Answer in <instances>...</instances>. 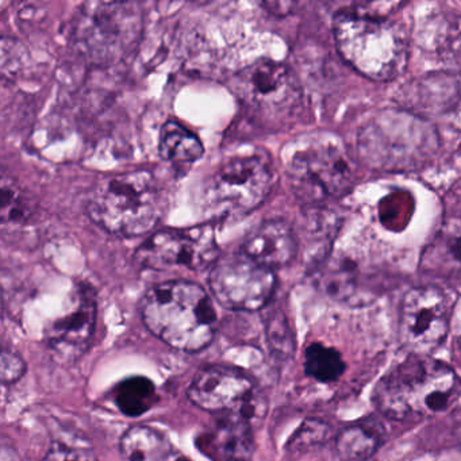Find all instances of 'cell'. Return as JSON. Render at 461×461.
<instances>
[{
  "label": "cell",
  "mask_w": 461,
  "mask_h": 461,
  "mask_svg": "<svg viewBox=\"0 0 461 461\" xmlns=\"http://www.w3.org/2000/svg\"><path fill=\"white\" fill-rule=\"evenodd\" d=\"M141 315L150 333L182 352L204 349L217 331V312L209 294L185 280L161 283L148 290Z\"/></svg>",
  "instance_id": "obj_1"
},
{
  "label": "cell",
  "mask_w": 461,
  "mask_h": 461,
  "mask_svg": "<svg viewBox=\"0 0 461 461\" xmlns=\"http://www.w3.org/2000/svg\"><path fill=\"white\" fill-rule=\"evenodd\" d=\"M461 395V379L442 361L411 355L377 383L374 402L385 417L404 420L449 409Z\"/></svg>",
  "instance_id": "obj_2"
},
{
  "label": "cell",
  "mask_w": 461,
  "mask_h": 461,
  "mask_svg": "<svg viewBox=\"0 0 461 461\" xmlns=\"http://www.w3.org/2000/svg\"><path fill=\"white\" fill-rule=\"evenodd\" d=\"M88 217L107 233L123 239L147 236L163 220L167 198L149 171L107 177L87 199Z\"/></svg>",
  "instance_id": "obj_3"
},
{
  "label": "cell",
  "mask_w": 461,
  "mask_h": 461,
  "mask_svg": "<svg viewBox=\"0 0 461 461\" xmlns=\"http://www.w3.org/2000/svg\"><path fill=\"white\" fill-rule=\"evenodd\" d=\"M333 32L339 55L358 74L377 82L403 74L409 40L398 23L366 10H342L334 17Z\"/></svg>",
  "instance_id": "obj_4"
},
{
  "label": "cell",
  "mask_w": 461,
  "mask_h": 461,
  "mask_svg": "<svg viewBox=\"0 0 461 461\" xmlns=\"http://www.w3.org/2000/svg\"><path fill=\"white\" fill-rule=\"evenodd\" d=\"M142 32L139 4L91 2L75 18L72 40L77 52L95 66H112L128 58Z\"/></svg>",
  "instance_id": "obj_5"
},
{
  "label": "cell",
  "mask_w": 461,
  "mask_h": 461,
  "mask_svg": "<svg viewBox=\"0 0 461 461\" xmlns=\"http://www.w3.org/2000/svg\"><path fill=\"white\" fill-rule=\"evenodd\" d=\"M230 88L250 122L260 128H282L302 104L295 75L285 64L269 59H260L237 72Z\"/></svg>",
  "instance_id": "obj_6"
},
{
  "label": "cell",
  "mask_w": 461,
  "mask_h": 461,
  "mask_svg": "<svg viewBox=\"0 0 461 461\" xmlns=\"http://www.w3.org/2000/svg\"><path fill=\"white\" fill-rule=\"evenodd\" d=\"M274 182V169L263 156L230 158L207 182L203 194L206 214L218 222L241 220L264 203Z\"/></svg>",
  "instance_id": "obj_7"
},
{
  "label": "cell",
  "mask_w": 461,
  "mask_h": 461,
  "mask_svg": "<svg viewBox=\"0 0 461 461\" xmlns=\"http://www.w3.org/2000/svg\"><path fill=\"white\" fill-rule=\"evenodd\" d=\"M288 177L304 206H321L329 198H341L352 190L355 168L336 145H314L294 156Z\"/></svg>",
  "instance_id": "obj_8"
},
{
  "label": "cell",
  "mask_w": 461,
  "mask_h": 461,
  "mask_svg": "<svg viewBox=\"0 0 461 461\" xmlns=\"http://www.w3.org/2000/svg\"><path fill=\"white\" fill-rule=\"evenodd\" d=\"M218 258L220 248L210 223L155 231L136 252V260L142 267L158 271L176 268L204 271L212 268Z\"/></svg>",
  "instance_id": "obj_9"
},
{
  "label": "cell",
  "mask_w": 461,
  "mask_h": 461,
  "mask_svg": "<svg viewBox=\"0 0 461 461\" xmlns=\"http://www.w3.org/2000/svg\"><path fill=\"white\" fill-rule=\"evenodd\" d=\"M210 290L221 306L236 312H256L268 304L276 288V276L244 253L218 258L210 271Z\"/></svg>",
  "instance_id": "obj_10"
},
{
  "label": "cell",
  "mask_w": 461,
  "mask_h": 461,
  "mask_svg": "<svg viewBox=\"0 0 461 461\" xmlns=\"http://www.w3.org/2000/svg\"><path fill=\"white\" fill-rule=\"evenodd\" d=\"M452 302L434 285L411 288L402 301L399 339L412 355L428 356L447 339Z\"/></svg>",
  "instance_id": "obj_11"
},
{
  "label": "cell",
  "mask_w": 461,
  "mask_h": 461,
  "mask_svg": "<svg viewBox=\"0 0 461 461\" xmlns=\"http://www.w3.org/2000/svg\"><path fill=\"white\" fill-rule=\"evenodd\" d=\"M188 398L206 411L241 414L249 420L258 411L252 379L231 366H210L196 372Z\"/></svg>",
  "instance_id": "obj_12"
},
{
  "label": "cell",
  "mask_w": 461,
  "mask_h": 461,
  "mask_svg": "<svg viewBox=\"0 0 461 461\" xmlns=\"http://www.w3.org/2000/svg\"><path fill=\"white\" fill-rule=\"evenodd\" d=\"M96 323L95 293L88 285L74 291L72 306L45 333L50 355L60 364L77 363L90 347Z\"/></svg>",
  "instance_id": "obj_13"
},
{
  "label": "cell",
  "mask_w": 461,
  "mask_h": 461,
  "mask_svg": "<svg viewBox=\"0 0 461 461\" xmlns=\"http://www.w3.org/2000/svg\"><path fill=\"white\" fill-rule=\"evenodd\" d=\"M196 444L212 461H250L255 452L252 425L241 414H226Z\"/></svg>",
  "instance_id": "obj_14"
},
{
  "label": "cell",
  "mask_w": 461,
  "mask_h": 461,
  "mask_svg": "<svg viewBox=\"0 0 461 461\" xmlns=\"http://www.w3.org/2000/svg\"><path fill=\"white\" fill-rule=\"evenodd\" d=\"M298 249V237L290 223L283 220H269L248 234L240 252L275 271L290 264Z\"/></svg>",
  "instance_id": "obj_15"
},
{
  "label": "cell",
  "mask_w": 461,
  "mask_h": 461,
  "mask_svg": "<svg viewBox=\"0 0 461 461\" xmlns=\"http://www.w3.org/2000/svg\"><path fill=\"white\" fill-rule=\"evenodd\" d=\"M420 271L434 279L461 285V217L447 218L420 258Z\"/></svg>",
  "instance_id": "obj_16"
},
{
  "label": "cell",
  "mask_w": 461,
  "mask_h": 461,
  "mask_svg": "<svg viewBox=\"0 0 461 461\" xmlns=\"http://www.w3.org/2000/svg\"><path fill=\"white\" fill-rule=\"evenodd\" d=\"M123 461H191L163 433L149 426L129 429L120 442Z\"/></svg>",
  "instance_id": "obj_17"
},
{
  "label": "cell",
  "mask_w": 461,
  "mask_h": 461,
  "mask_svg": "<svg viewBox=\"0 0 461 461\" xmlns=\"http://www.w3.org/2000/svg\"><path fill=\"white\" fill-rule=\"evenodd\" d=\"M158 153L172 164H191L203 156L201 140L176 121L164 123L158 139Z\"/></svg>",
  "instance_id": "obj_18"
},
{
  "label": "cell",
  "mask_w": 461,
  "mask_h": 461,
  "mask_svg": "<svg viewBox=\"0 0 461 461\" xmlns=\"http://www.w3.org/2000/svg\"><path fill=\"white\" fill-rule=\"evenodd\" d=\"M114 401L123 414L140 417L158 403V396L152 380L145 376H133L117 385Z\"/></svg>",
  "instance_id": "obj_19"
},
{
  "label": "cell",
  "mask_w": 461,
  "mask_h": 461,
  "mask_svg": "<svg viewBox=\"0 0 461 461\" xmlns=\"http://www.w3.org/2000/svg\"><path fill=\"white\" fill-rule=\"evenodd\" d=\"M380 438L366 425H349L337 436V455L342 461H366L376 452Z\"/></svg>",
  "instance_id": "obj_20"
},
{
  "label": "cell",
  "mask_w": 461,
  "mask_h": 461,
  "mask_svg": "<svg viewBox=\"0 0 461 461\" xmlns=\"http://www.w3.org/2000/svg\"><path fill=\"white\" fill-rule=\"evenodd\" d=\"M304 371L321 383H333L345 372L342 356L333 348L312 344L304 352Z\"/></svg>",
  "instance_id": "obj_21"
},
{
  "label": "cell",
  "mask_w": 461,
  "mask_h": 461,
  "mask_svg": "<svg viewBox=\"0 0 461 461\" xmlns=\"http://www.w3.org/2000/svg\"><path fill=\"white\" fill-rule=\"evenodd\" d=\"M356 269L347 261L326 263L320 271L318 282L321 288L330 298L337 301H349L356 294L357 288V276Z\"/></svg>",
  "instance_id": "obj_22"
},
{
  "label": "cell",
  "mask_w": 461,
  "mask_h": 461,
  "mask_svg": "<svg viewBox=\"0 0 461 461\" xmlns=\"http://www.w3.org/2000/svg\"><path fill=\"white\" fill-rule=\"evenodd\" d=\"M269 347L280 357H290L294 353V339L283 312H275L267 325Z\"/></svg>",
  "instance_id": "obj_23"
},
{
  "label": "cell",
  "mask_w": 461,
  "mask_h": 461,
  "mask_svg": "<svg viewBox=\"0 0 461 461\" xmlns=\"http://www.w3.org/2000/svg\"><path fill=\"white\" fill-rule=\"evenodd\" d=\"M29 207L23 201L20 191L13 185L12 180L2 183V221L4 223L23 222L28 218Z\"/></svg>",
  "instance_id": "obj_24"
},
{
  "label": "cell",
  "mask_w": 461,
  "mask_h": 461,
  "mask_svg": "<svg viewBox=\"0 0 461 461\" xmlns=\"http://www.w3.org/2000/svg\"><path fill=\"white\" fill-rule=\"evenodd\" d=\"M439 53L445 66L461 75V18H455L447 26Z\"/></svg>",
  "instance_id": "obj_25"
},
{
  "label": "cell",
  "mask_w": 461,
  "mask_h": 461,
  "mask_svg": "<svg viewBox=\"0 0 461 461\" xmlns=\"http://www.w3.org/2000/svg\"><path fill=\"white\" fill-rule=\"evenodd\" d=\"M329 436V426L322 420H309L291 437L290 450H303L322 444Z\"/></svg>",
  "instance_id": "obj_26"
},
{
  "label": "cell",
  "mask_w": 461,
  "mask_h": 461,
  "mask_svg": "<svg viewBox=\"0 0 461 461\" xmlns=\"http://www.w3.org/2000/svg\"><path fill=\"white\" fill-rule=\"evenodd\" d=\"M26 364L21 356L12 350L2 352V363H0V375L4 384H13L18 382L25 375Z\"/></svg>",
  "instance_id": "obj_27"
},
{
  "label": "cell",
  "mask_w": 461,
  "mask_h": 461,
  "mask_svg": "<svg viewBox=\"0 0 461 461\" xmlns=\"http://www.w3.org/2000/svg\"><path fill=\"white\" fill-rule=\"evenodd\" d=\"M41 461H98V458L90 450L55 444Z\"/></svg>",
  "instance_id": "obj_28"
},
{
  "label": "cell",
  "mask_w": 461,
  "mask_h": 461,
  "mask_svg": "<svg viewBox=\"0 0 461 461\" xmlns=\"http://www.w3.org/2000/svg\"><path fill=\"white\" fill-rule=\"evenodd\" d=\"M460 345H461V342H460Z\"/></svg>",
  "instance_id": "obj_29"
}]
</instances>
